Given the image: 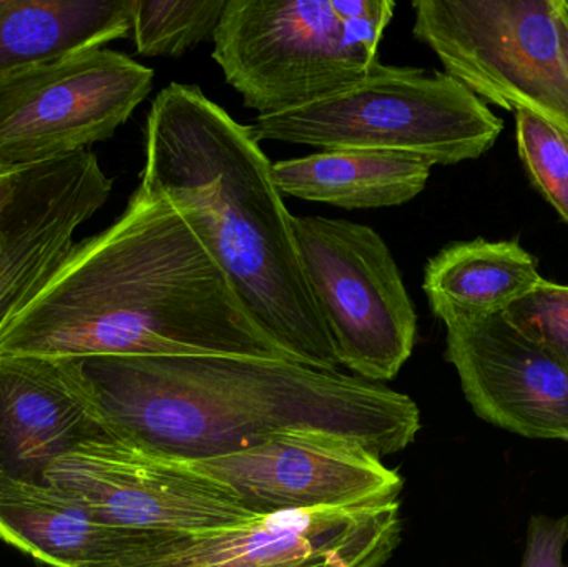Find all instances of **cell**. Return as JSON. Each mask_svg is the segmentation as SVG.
<instances>
[{
	"label": "cell",
	"mask_w": 568,
	"mask_h": 567,
	"mask_svg": "<svg viewBox=\"0 0 568 567\" xmlns=\"http://www.w3.org/2000/svg\"><path fill=\"white\" fill-rule=\"evenodd\" d=\"M516 139L530 182L568 225V132L536 113L519 110Z\"/></svg>",
	"instance_id": "ffe728a7"
},
{
	"label": "cell",
	"mask_w": 568,
	"mask_h": 567,
	"mask_svg": "<svg viewBox=\"0 0 568 567\" xmlns=\"http://www.w3.org/2000/svg\"><path fill=\"white\" fill-rule=\"evenodd\" d=\"M172 536L106 525L69 489L0 476V539L49 567H103Z\"/></svg>",
	"instance_id": "9a60e30c"
},
{
	"label": "cell",
	"mask_w": 568,
	"mask_h": 567,
	"mask_svg": "<svg viewBox=\"0 0 568 567\" xmlns=\"http://www.w3.org/2000/svg\"><path fill=\"white\" fill-rule=\"evenodd\" d=\"M293 223L337 362L366 382L396 378L416 346L417 315L386 242L347 220L294 216Z\"/></svg>",
	"instance_id": "52a82bcc"
},
{
	"label": "cell",
	"mask_w": 568,
	"mask_h": 567,
	"mask_svg": "<svg viewBox=\"0 0 568 567\" xmlns=\"http://www.w3.org/2000/svg\"><path fill=\"white\" fill-rule=\"evenodd\" d=\"M112 186L89 150L0 172V332L59 272Z\"/></svg>",
	"instance_id": "7c38bea8"
},
{
	"label": "cell",
	"mask_w": 568,
	"mask_h": 567,
	"mask_svg": "<svg viewBox=\"0 0 568 567\" xmlns=\"http://www.w3.org/2000/svg\"><path fill=\"white\" fill-rule=\"evenodd\" d=\"M334 12L373 52H379L384 30L393 20V0H331Z\"/></svg>",
	"instance_id": "603a6c76"
},
{
	"label": "cell",
	"mask_w": 568,
	"mask_h": 567,
	"mask_svg": "<svg viewBox=\"0 0 568 567\" xmlns=\"http://www.w3.org/2000/svg\"><path fill=\"white\" fill-rule=\"evenodd\" d=\"M47 483L82 496L106 525L146 535H195L260 518L179 459L112 439L63 456L47 473Z\"/></svg>",
	"instance_id": "8fae6325"
},
{
	"label": "cell",
	"mask_w": 568,
	"mask_h": 567,
	"mask_svg": "<svg viewBox=\"0 0 568 567\" xmlns=\"http://www.w3.org/2000/svg\"><path fill=\"white\" fill-rule=\"evenodd\" d=\"M272 165L248 125L199 87L170 83L153 100L140 186L192 223L250 318L280 350L301 365L337 372Z\"/></svg>",
	"instance_id": "3957f363"
},
{
	"label": "cell",
	"mask_w": 568,
	"mask_h": 567,
	"mask_svg": "<svg viewBox=\"0 0 568 567\" xmlns=\"http://www.w3.org/2000/svg\"><path fill=\"white\" fill-rule=\"evenodd\" d=\"M399 502L260 516L172 536L103 567H383L400 543Z\"/></svg>",
	"instance_id": "9c48e42d"
},
{
	"label": "cell",
	"mask_w": 568,
	"mask_h": 567,
	"mask_svg": "<svg viewBox=\"0 0 568 567\" xmlns=\"http://www.w3.org/2000/svg\"><path fill=\"white\" fill-rule=\"evenodd\" d=\"M112 442L160 458H216L287 432L331 433L374 455L403 452L420 412L403 393L341 372L250 356L55 360Z\"/></svg>",
	"instance_id": "7a4b0ae2"
},
{
	"label": "cell",
	"mask_w": 568,
	"mask_h": 567,
	"mask_svg": "<svg viewBox=\"0 0 568 567\" xmlns=\"http://www.w3.org/2000/svg\"><path fill=\"white\" fill-rule=\"evenodd\" d=\"M210 355L293 362L250 318L192 223L142 186L0 332V356Z\"/></svg>",
	"instance_id": "6da1fadb"
},
{
	"label": "cell",
	"mask_w": 568,
	"mask_h": 567,
	"mask_svg": "<svg viewBox=\"0 0 568 567\" xmlns=\"http://www.w3.org/2000/svg\"><path fill=\"white\" fill-rule=\"evenodd\" d=\"M135 0H0V85L132 32Z\"/></svg>",
	"instance_id": "2e32d148"
},
{
	"label": "cell",
	"mask_w": 568,
	"mask_h": 567,
	"mask_svg": "<svg viewBox=\"0 0 568 567\" xmlns=\"http://www.w3.org/2000/svg\"><path fill=\"white\" fill-rule=\"evenodd\" d=\"M229 0H135L132 33L145 57H179L213 40Z\"/></svg>",
	"instance_id": "d6986e66"
},
{
	"label": "cell",
	"mask_w": 568,
	"mask_h": 567,
	"mask_svg": "<svg viewBox=\"0 0 568 567\" xmlns=\"http://www.w3.org/2000/svg\"><path fill=\"white\" fill-rule=\"evenodd\" d=\"M248 130L258 143L381 150L454 165L489 152L504 122L449 73L377 62L313 102L256 115Z\"/></svg>",
	"instance_id": "277c9868"
},
{
	"label": "cell",
	"mask_w": 568,
	"mask_h": 567,
	"mask_svg": "<svg viewBox=\"0 0 568 567\" xmlns=\"http://www.w3.org/2000/svg\"><path fill=\"white\" fill-rule=\"evenodd\" d=\"M537 259L519 242L450 243L427 262L423 288L434 315L457 320L503 315L540 282Z\"/></svg>",
	"instance_id": "ac0fdd59"
},
{
	"label": "cell",
	"mask_w": 568,
	"mask_h": 567,
	"mask_svg": "<svg viewBox=\"0 0 568 567\" xmlns=\"http://www.w3.org/2000/svg\"><path fill=\"white\" fill-rule=\"evenodd\" d=\"M180 463L229 489L255 516L399 502L404 482L353 439L287 432L243 452Z\"/></svg>",
	"instance_id": "30bf717a"
},
{
	"label": "cell",
	"mask_w": 568,
	"mask_h": 567,
	"mask_svg": "<svg viewBox=\"0 0 568 567\" xmlns=\"http://www.w3.org/2000/svg\"><path fill=\"white\" fill-rule=\"evenodd\" d=\"M446 360L480 419L529 439L568 443V368L504 315L446 323Z\"/></svg>",
	"instance_id": "4fadbf2b"
},
{
	"label": "cell",
	"mask_w": 568,
	"mask_h": 567,
	"mask_svg": "<svg viewBox=\"0 0 568 567\" xmlns=\"http://www.w3.org/2000/svg\"><path fill=\"white\" fill-rule=\"evenodd\" d=\"M568 513L560 518L534 515L527 526L526 549L520 567H567Z\"/></svg>",
	"instance_id": "7402d4cb"
},
{
	"label": "cell",
	"mask_w": 568,
	"mask_h": 567,
	"mask_svg": "<svg viewBox=\"0 0 568 567\" xmlns=\"http://www.w3.org/2000/svg\"><path fill=\"white\" fill-rule=\"evenodd\" d=\"M503 315L568 368V286L544 279Z\"/></svg>",
	"instance_id": "44dd1931"
},
{
	"label": "cell",
	"mask_w": 568,
	"mask_h": 567,
	"mask_svg": "<svg viewBox=\"0 0 568 567\" xmlns=\"http://www.w3.org/2000/svg\"><path fill=\"white\" fill-rule=\"evenodd\" d=\"M567 6H568V0H567Z\"/></svg>",
	"instance_id": "d4e9b609"
},
{
	"label": "cell",
	"mask_w": 568,
	"mask_h": 567,
	"mask_svg": "<svg viewBox=\"0 0 568 567\" xmlns=\"http://www.w3.org/2000/svg\"><path fill=\"white\" fill-rule=\"evenodd\" d=\"M427 160L381 150H321L273 163L284 195L346 210L386 209L416 199L430 176Z\"/></svg>",
	"instance_id": "e0dca14e"
},
{
	"label": "cell",
	"mask_w": 568,
	"mask_h": 567,
	"mask_svg": "<svg viewBox=\"0 0 568 567\" xmlns=\"http://www.w3.org/2000/svg\"><path fill=\"white\" fill-rule=\"evenodd\" d=\"M75 383L55 360L0 356V476L49 485L47 473L80 446L106 442Z\"/></svg>",
	"instance_id": "5bb4252c"
},
{
	"label": "cell",
	"mask_w": 568,
	"mask_h": 567,
	"mask_svg": "<svg viewBox=\"0 0 568 567\" xmlns=\"http://www.w3.org/2000/svg\"><path fill=\"white\" fill-rule=\"evenodd\" d=\"M152 69L109 49L73 53L0 85V172L110 139L152 92Z\"/></svg>",
	"instance_id": "ba28073f"
},
{
	"label": "cell",
	"mask_w": 568,
	"mask_h": 567,
	"mask_svg": "<svg viewBox=\"0 0 568 567\" xmlns=\"http://www.w3.org/2000/svg\"><path fill=\"white\" fill-rule=\"evenodd\" d=\"M213 43L226 82L258 115L313 102L379 62L331 0H229Z\"/></svg>",
	"instance_id": "8992f818"
},
{
	"label": "cell",
	"mask_w": 568,
	"mask_h": 567,
	"mask_svg": "<svg viewBox=\"0 0 568 567\" xmlns=\"http://www.w3.org/2000/svg\"><path fill=\"white\" fill-rule=\"evenodd\" d=\"M413 32L484 102L568 132L567 0H416Z\"/></svg>",
	"instance_id": "5b68a950"
},
{
	"label": "cell",
	"mask_w": 568,
	"mask_h": 567,
	"mask_svg": "<svg viewBox=\"0 0 568 567\" xmlns=\"http://www.w3.org/2000/svg\"><path fill=\"white\" fill-rule=\"evenodd\" d=\"M320 567H334V566H320Z\"/></svg>",
	"instance_id": "cb8c5ba5"
}]
</instances>
